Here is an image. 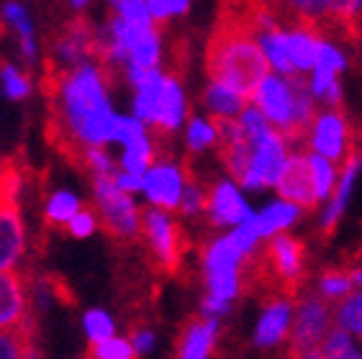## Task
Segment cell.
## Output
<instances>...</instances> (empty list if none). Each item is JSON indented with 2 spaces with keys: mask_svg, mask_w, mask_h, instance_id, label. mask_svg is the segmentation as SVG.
Segmentation results:
<instances>
[{
  "mask_svg": "<svg viewBox=\"0 0 362 359\" xmlns=\"http://www.w3.org/2000/svg\"><path fill=\"white\" fill-rule=\"evenodd\" d=\"M31 313L28 277L23 272H0V334H31Z\"/></svg>",
  "mask_w": 362,
  "mask_h": 359,
  "instance_id": "obj_17",
  "label": "cell"
},
{
  "mask_svg": "<svg viewBox=\"0 0 362 359\" xmlns=\"http://www.w3.org/2000/svg\"><path fill=\"white\" fill-rule=\"evenodd\" d=\"M352 59L344 49L337 42L324 36L321 44L319 59H316L314 69L308 72L306 88L314 98V103L321 108H339L344 100V85H341V75L349 69Z\"/></svg>",
  "mask_w": 362,
  "mask_h": 359,
  "instance_id": "obj_10",
  "label": "cell"
},
{
  "mask_svg": "<svg viewBox=\"0 0 362 359\" xmlns=\"http://www.w3.org/2000/svg\"><path fill=\"white\" fill-rule=\"evenodd\" d=\"M64 228H67V234H70L72 239L85 242V239H93V236L98 234V228H103V226H100V218H98L95 208H83Z\"/></svg>",
  "mask_w": 362,
  "mask_h": 359,
  "instance_id": "obj_44",
  "label": "cell"
},
{
  "mask_svg": "<svg viewBox=\"0 0 362 359\" xmlns=\"http://www.w3.org/2000/svg\"><path fill=\"white\" fill-rule=\"evenodd\" d=\"M209 187V198H206V221L218 231H231V228L242 226L255 216L247 190L239 185L237 180L229 175L216 177Z\"/></svg>",
  "mask_w": 362,
  "mask_h": 359,
  "instance_id": "obj_11",
  "label": "cell"
},
{
  "mask_svg": "<svg viewBox=\"0 0 362 359\" xmlns=\"http://www.w3.org/2000/svg\"><path fill=\"white\" fill-rule=\"evenodd\" d=\"M234 121H237L239 131H242V136L247 139L250 144L252 141H257V139H262L267 131H272V126L267 124V118L262 116V113H259L252 103H247V108H244Z\"/></svg>",
  "mask_w": 362,
  "mask_h": 359,
  "instance_id": "obj_40",
  "label": "cell"
},
{
  "mask_svg": "<svg viewBox=\"0 0 362 359\" xmlns=\"http://www.w3.org/2000/svg\"><path fill=\"white\" fill-rule=\"evenodd\" d=\"M349 277H352L355 290H362V262H357V264H352V267H349Z\"/></svg>",
  "mask_w": 362,
  "mask_h": 359,
  "instance_id": "obj_53",
  "label": "cell"
},
{
  "mask_svg": "<svg viewBox=\"0 0 362 359\" xmlns=\"http://www.w3.org/2000/svg\"><path fill=\"white\" fill-rule=\"evenodd\" d=\"M262 262L278 290L293 295L306 280V244L293 234L275 236L262 252Z\"/></svg>",
  "mask_w": 362,
  "mask_h": 359,
  "instance_id": "obj_13",
  "label": "cell"
},
{
  "mask_svg": "<svg viewBox=\"0 0 362 359\" xmlns=\"http://www.w3.org/2000/svg\"><path fill=\"white\" fill-rule=\"evenodd\" d=\"M113 144L121 149L116 162L124 172L144 175L157 162V144H154L152 131L141 121H136L132 113H119Z\"/></svg>",
  "mask_w": 362,
  "mask_h": 359,
  "instance_id": "obj_15",
  "label": "cell"
},
{
  "mask_svg": "<svg viewBox=\"0 0 362 359\" xmlns=\"http://www.w3.org/2000/svg\"><path fill=\"white\" fill-rule=\"evenodd\" d=\"M90 359H139V357H136V352H134L129 336L116 334V336L105 339V341H100V344L90 346Z\"/></svg>",
  "mask_w": 362,
  "mask_h": 359,
  "instance_id": "obj_42",
  "label": "cell"
},
{
  "mask_svg": "<svg viewBox=\"0 0 362 359\" xmlns=\"http://www.w3.org/2000/svg\"><path fill=\"white\" fill-rule=\"evenodd\" d=\"M28 254V228L18 203L0 201V272H21Z\"/></svg>",
  "mask_w": 362,
  "mask_h": 359,
  "instance_id": "obj_18",
  "label": "cell"
},
{
  "mask_svg": "<svg viewBox=\"0 0 362 359\" xmlns=\"http://www.w3.org/2000/svg\"><path fill=\"white\" fill-rule=\"evenodd\" d=\"M146 11L154 18V23H165L173 18H180L190 11L193 0H144Z\"/></svg>",
  "mask_w": 362,
  "mask_h": 359,
  "instance_id": "obj_43",
  "label": "cell"
},
{
  "mask_svg": "<svg viewBox=\"0 0 362 359\" xmlns=\"http://www.w3.org/2000/svg\"><path fill=\"white\" fill-rule=\"evenodd\" d=\"M141 239L152 254V262L162 272H175L185 257V236L177 216L157 208L141 211Z\"/></svg>",
  "mask_w": 362,
  "mask_h": 359,
  "instance_id": "obj_9",
  "label": "cell"
},
{
  "mask_svg": "<svg viewBox=\"0 0 362 359\" xmlns=\"http://www.w3.org/2000/svg\"><path fill=\"white\" fill-rule=\"evenodd\" d=\"M332 18L341 23H357L362 18V0H332Z\"/></svg>",
  "mask_w": 362,
  "mask_h": 359,
  "instance_id": "obj_47",
  "label": "cell"
},
{
  "mask_svg": "<svg viewBox=\"0 0 362 359\" xmlns=\"http://www.w3.org/2000/svg\"><path fill=\"white\" fill-rule=\"evenodd\" d=\"M190 177L193 175L188 172V167L177 159H157L144 172V185H141V198L146 201V208L177 213V206H180V198Z\"/></svg>",
  "mask_w": 362,
  "mask_h": 359,
  "instance_id": "obj_12",
  "label": "cell"
},
{
  "mask_svg": "<svg viewBox=\"0 0 362 359\" xmlns=\"http://www.w3.org/2000/svg\"><path fill=\"white\" fill-rule=\"evenodd\" d=\"M334 326L362 344V290H355L334 305Z\"/></svg>",
  "mask_w": 362,
  "mask_h": 359,
  "instance_id": "obj_32",
  "label": "cell"
},
{
  "mask_svg": "<svg viewBox=\"0 0 362 359\" xmlns=\"http://www.w3.org/2000/svg\"><path fill=\"white\" fill-rule=\"evenodd\" d=\"M54 124L59 139L77 152L113 144L119 111L113 108L111 72L103 64L90 59L59 75L54 90Z\"/></svg>",
  "mask_w": 362,
  "mask_h": 359,
  "instance_id": "obj_1",
  "label": "cell"
},
{
  "mask_svg": "<svg viewBox=\"0 0 362 359\" xmlns=\"http://www.w3.org/2000/svg\"><path fill=\"white\" fill-rule=\"evenodd\" d=\"M23 359H44L42 357V349L36 346V341H34V334L26 339V349H23Z\"/></svg>",
  "mask_w": 362,
  "mask_h": 359,
  "instance_id": "obj_52",
  "label": "cell"
},
{
  "mask_svg": "<svg viewBox=\"0 0 362 359\" xmlns=\"http://www.w3.org/2000/svg\"><path fill=\"white\" fill-rule=\"evenodd\" d=\"M319 349L327 359H362V344H357L347 331H341L337 326L321 341Z\"/></svg>",
  "mask_w": 362,
  "mask_h": 359,
  "instance_id": "obj_36",
  "label": "cell"
},
{
  "mask_svg": "<svg viewBox=\"0 0 362 359\" xmlns=\"http://www.w3.org/2000/svg\"><path fill=\"white\" fill-rule=\"evenodd\" d=\"M293 316H296V298L291 293H275L267 298L265 305L259 308L252 341L257 349H275L291 341Z\"/></svg>",
  "mask_w": 362,
  "mask_h": 359,
  "instance_id": "obj_16",
  "label": "cell"
},
{
  "mask_svg": "<svg viewBox=\"0 0 362 359\" xmlns=\"http://www.w3.org/2000/svg\"><path fill=\"white\" fill-rule=\"evenodd\" d=\"M201 103L206 108V116H211L214 121H234L247 108L250 98L218 80H209V85L203 88Z\"/></svg>",
  "mask_w": 362,
  "mask_h": 359,
  "instance_id": "obj_25",
  "label": "cell"
},
{
  "mask_svg": "<svg viewBox=\"0 0 362 359\" xmlns=\"http://www.w3.org/2000/svg\"><path fill=\"white\" fill-rule=\"evenodd\" d=\"M90 3L93 0H70V6L75 8V11H83V8H88Z\"/></svg>",
  "mask_w": 362,
  "mask_h": 359,
  "instance_id": "obj_54",
  "label": "cell"
},
{
  "mask_svg": "<svg viewBox=\"0 0 362 359\" xmlns=\"http://www.w3.org/2000/svg\"><path fill=\"white\" fill-rule=\"evenodd\" d=\"M360 259H362V249H360Z\"/></svg>",
  "mask_w": 362,
  "mask_h": 359,
  "instance_id": "obj_57",
  "label": "cell"
},
{
  "mask_svg": "<svg viewBox=\"0 0 362 359\" xmlns=\"http://www.w3.org/2000/svg\"><path fill=\"white\" fill-rule=\"evenodd\" d=\"M231 239V244L242 252L250 262H255L259 257V247H262V236L257 234V228H255V223H252V218L247 223H242V226L231 228V231H226Z\"/></svg>",
  "mask_w": 362,
  "mask_h": 359,
  "instance_id": "obj_39",
  "label": "cell"
},
{
  "mask_svg": "<svg viewBox=\"0 0 362 359\" xmlns=\"http://www.w3.org/2000/svg\"><path fill=\"white\" fill-rule=\"evenodd\" d=\"M275 193H278V198L296 203V206L303 208V211L316 208L314 185H311V172H308L306 152H300V149L293 152L291 162H288V167H286V172H283L278 187H275Z\"/></svg>",
  "mask_w": 362,
  "mask_h": 359,
  "instance_id": "obj_23",
  "label": "cell"
},
{
  "mask_svg": "<svg viewBox=\"0 0 362 359\" xmlns=\"http://www.w3.org/2000/svg\"><path fill=\"white\" fill-rule=\"evenodd\" d=\"M129 341H132L136 357H149V354L157 349V331L152 326H134L132 334H129Z\"/></svg>",
  "mask_w": 362,
  "mask_h": 359,
  "instance_id": "obj_45",
  "label": "cell"
},
{
  "mask_svg": "<svg viewBox=\"0 0 362 359\" xmlns=\"http://www.w3.org/2000/svg\"><path fill=\"white\" fill-rule=\"evenodd\" d=\"M93 57H95V28L88 21L70 23L54 42V62L62 67V72L90 62Z\"/></svg>",
  "mask_w": 362,
  "mask_h": 359,
  "instance_id": "obj_19",
  "label": "cell"
},
{
  "mask_svg": "<svg viewBox=\"0 0 362 359\" xmlns=\"http://www.w3.org/2000/svg\"><path fill=\"white\" fill-rule=\"evenodd\" d=\"M321 44H324V34L316 26H311V23L288 26V54H291L296 77H306L314 69Z\"/></svg>",
  "mask_w": 362,
  "mask_h": 359,
  "instance_id": "obj_24",
  "label": "cell"
},
{
  "mask_svg": "<svg viewBox=\"0 0 362 359\" xmlns=\"http://www.w3.org/2000/svg\"><path fill=\"white\" fill-rule=\"evenodd\" d=\"M57 285L49 277H28V298H31V311H49L57 303Z\"/></svg>",
  "mask_w": 362,
  "mask_h": 359,
  "instance_id": "obj_41",
  "label": "cell"
},
{
  "mask_svg": "<svg viewBox=\"0 0 362 359\" xmlns=\"http://www.w3.org/2000/svg\"><path fill=\"white\" fill-rule=\"evenodd\" d=\"M308 172H311V185H314V198L316 206H324V203L332 198L337 182H339V170L341 165H334L324 157H316V154H308Z\"/></svg>",
  "mask_w": 362,
  "mask_h": 359,
  "instance_id": "obj_30",
  "label": "cell"
},
{
  "mask_svg": "<svg viewBox=\"0 0 362 359\" xmlns=\"http://www.w3.org/2000/svg\"><path fill=\"white\" fill-rule=\"evenodd\" d=\"M316 295L321 300H327L329 305L341 303L347 295L355 293V285H352V277H349V267H327L321 269L319 277H316Z\"/></svg>",
  "mask_w": 362,
  "mask_h": 359,
  "instance_id": "obj_29",
  "label": "cell"
},
{
  "mask_svg": "<svg viewBox=\"0 0 362 359\" xmlns=\"http://www.w3.org/2000/svg\"><path fill=\"white\" fill-rule=\"evenodd\" d=\"M357 49H360V62H362V23L357 28Z\"/></svg>",
  "mask_w": 362,
  "mask_h": 359,
  "instance_id": "obj_55",
  "label": "cell"
},
{
  "mask_svg": "<svg viewBox=\"0 0 362 359\" xmlns=\"http://www.w3.org/2000/svg\"><path fill=\"white\" fill-rule=\"evenodd\" d=\"M93 206L100 218V226L119 242L129 244L141 239V208L136 198L113 182V175L108 177H93Z\"/></svg>",
  "mask_w": 362,
  "mask_h": 359,
  "instance_id": "obj_6",
  "label": "cell"
},
{
  "mask_svg": "<svg viewBox=\"0 0 362 359\" xmlns=\"http://www.w3.org/2000/svg\"><path fill=\"white\" fill-rule=\"evenodd\" d=\"M206 198H209V187L203 185L198 177H190L188 187L180 198V206H177V213L182 221H198V218H206Z\"/></svg>",
  "mask_w": 362,
  "mask_h": 359,
  "instance_id": "obj_35",
  "label": "cell"
},
{
  "mask_svg": "<svg viewBox=\"0 0 362 359\" xmlns=\"http://www.w3.org/2000/svg\"><path fill=\"white\" fill-rule=\"evenodd\" d=\"M291 359H327L321 354V349H291Z\"/></svg>",
  "mask_w": 362,
  "mask_h": 359,
  "instance_id": "obj_51",
  "label": "cell"
},
{
  "mask_svg": "<svg viewBox=\"0 0 362 359\" xmlns=\"http://www.w3.org/2000/svg\"><path fill=\"white\" fill-rule=\"evenodd\" d=\"M206 67L211 80L229 85L247 98L270 72L255 36L244 23H221L209 44Z\"/></svg>",
  "mask_w": 362,
  "mask_h": 359,
  "instance_id": "obj_3",
  "label": "cell"
},
{
  "mask_svg": "<svg viewBox=\"0 0 362 359\" xmlns=\"http://www.w3.org/2000/svg\"><path fill=\"white\" fill-rule=\"evenodd\" d=\"M80 162H83V167L93 177H108V175H113L116 167H119V162H116V157L111 154L108 146L83 149V152H80Z\"/></svg>",
  "mask_w": 362,
  "mask_h": 359,
  "instance_id": "obj_38",
  "label": "cell"
},
{
  "mask_svg": "<svg viewBox=\"0 0 362 359\" xmlns=\"http://www.w3.org/2000/svg\"><path fill=\"white\" fill-rule=\"evenodd\" d=\"M182 146L188 154H206L218 149V121L206 113H193L188 124L182 126Z\"/></svg>",
  "mask_w": 362,
  "mask_h": 359,
  "instance_id": "obj_27",
  "label": "cell"
},
{
  "mask_svg": "<svg viewBox=\"0 0 362 359\" xmlns=\"http://www.w3.org/2000/svg\"><path fill=\"white\" fill-rule=\"evenodd\" d=\"M360 165H357V159H347L339 170V182H337L334 193L329 198L319 211V228L321 234H329V231H334L339 226V221L344 218L347 213L349 203H352V195L357 190V180H360Z\"/></svg>",
  "mask_w": 362,
  "mask_h": 359,
  "instance_id": "obj_20",
  "label": "cell"
},
{
  "mask_svg": "<svg viewBox=\"0 0 362 359\" xmlns=\"http://www.w3.org/2000/svg\"><path fill=\"white\" fill-rule=\"evenodd\" d=\"M113 182L119 185V190H124V193L129 195H141V185H144V175H134V172H124V170H119L116 167V172H113Z\"/></svg>",
  "mask_w": 362,
  "mask_h": 359,
  "instance_id": "obj_49",
  "label": "cell"
},
{
  "mask_svg": "<svg viewBox=\"0 0 362 359\" xmlns=\"http://www.w3.org/2000/svg\"><path fill=\"white\" fill-rule=\"evenodd\" d=\"M18 187H21L18 172H13V170H6V167H0V201L16 203Z\"/></svg>",
  "mask_w": 362,
  "mask_h": 359,
  "instance_id": "obj_48",
  "label": "cell"
},
{
  "mask_svg": "<svg viewBox=\"0 0 362 359\" xmlns=\"http://www.w3.org/2000/svg\"><path fill=\"white\" fill-rule=\"evenodd\" d=\"M293 139L280 131H267L262 139L252 141L247 170L239 177V185L247 193H262V190H275L286 172L288 162L293 157Z\"/></svg>",
  "mask_w": 362,
  "mask_h": 359,
  "instance_id": "obj_7",
  "label": "cell"
},
{
  "mask_svg": "<svg viewBox=\"0 0 362 359\" xmlns=\"http://www.w3.org/2000/svg\"><path fill=\"white\" fill-rule=\"evenodd\" d=\"M124 80L132 88V116L160 134H177L190 118L185 85L165 69L124 67Z\"/></svg>",
  "mask_w": 362,
  "mask_h": 359,
  "instance_id": "obj_2",
  "label": "cell"
},
{
  "mask_svg": "<svg viewBox=\"0 0 362 359\" xmlns=\"http://www.w3.org/2000/svg\"><path fill=\"white\" fill-rule=\"evenodd\" d=\"M250 259L231 244L229 234L211 236L209 242L201 247L198 254V267L203 277V295L218 298L234 305L244 290V280H247V269Z\"/></svg>",
  "mask_w": 362,
  "mask_h": 359,
  "instance_id": "obj_5",
  "label": "cell"
},
{
  "mask_svg": "<svg viewBox=\"0 0 362 359\" xmlns=\"http://www.w3.org/2000/svg\"><path fill=\"white\" fill-rule=\"evenodd\" d=\"M255 42H257L259 52L265 57L267 69L272 75H283V77H296L291 64V54H288V28L275 26L272 28H262L255 34Z\"/></svg>",
  "mask_w": 362,
  "mask_h": 359,
  "instance_id": "obj_26",
  "label": "cell"
},
{
  "mask_svg": "<svg viewBox=\"0 0 362 359\" xmlns=\"http://www.w3.org/2000/svg\"><path fill=\"white\" fill-rule=\"evenodd\" d=\"M83 208H85L83 198L75 190H70V187H57V190H52L47 195V201H44V221L54 228L59 226L64 228Z\"/></svg>",
  "mask_w": 362,
  "mask_h": 359,
  "instance_id": "obj_28",
  "label": "cell"
},
{
  "mask_svg": "<svg viewBox=\"0 0 362 359\" xmlns=\"http://www.w3.org/2000/svg\"><path fill=\"white\" fill-rule=\"evenodd\" d=\"M303 141L308 154L324 157L334 165H344L347 159L355 157V134L349 118L339 108H319L303 134Z\"/></svg>",
  "mask_w": 362,
  "mask_h": 359,
  "instance_id": "obj_8",
  "label": "cell"
},
{
  "mask_svg": "<svg viewBox=\"0 0 362 359\" xmlns=\"http://www.w3.org/2000/svg\"><path fill=\"white\" fill-rule=\"evenodd\" d=\"M0 21L13 31L18 42H23V39H34L36 36L31 13H28V8L23 6V3H18V0H6V3L0 6Z\"/></svg>",
  "mask_w": 362,
  "mask_h": 359,
  "instance_id": "obj_34",
  "label": "cell"
},
{
  "mask_svg": "<svg viewBox=\"0 0 362 359\" xmlns=\"http://www.w3.org/2000/svg\"><path fill=\"white\" fill-rule=\"evenodd\" d=\"M31 334H16V331L0 334V359H23L26 339L31 336Z\"/></svg>",
  "mask_w": 362,
  "mask_h": 359,
  "instance_id": "obj_46",
  "label": "cell"
},
{
  "mask_svg": "<svg viewBox=\"0 0 362 359\" xmlns=\"http://www.w3.org/2000/svg\"><path fill=\"white\" fill-rule=\"evenodd\" d=\"M355 159H357V165H360V170H362V149H360V152H355Z\"/></svg>",
  "mask_w": 362,
  "mask_h": 359,
  "instance_id": "obj_56",
  "label": "cell"
},
{
  "mask_svg": "<svg viewBox=\"0 0 362 359\" xmlns=\"http://www.w3.org/2000/svg\"><path fill=\"white\" fill-rule=\"evenodd\" d=\"M283 6L288 13L298 18V23H311V26L332 16V0H283Z\"/></svg>",
  "mask_w": 362,
  "mask_h": 359,
  "instance_id": "obj_37",
  "label": "cell"
},
{
  "mask_svg": "<svg viewBox=\"0 0 362 359\" xmlns=\"http://www.w3.org/2000/svg\"><path fill=\"white\" fill-rule=\"evenodd\" d=\"M218 336H221V321L201 316L193 318L180 331L175 359H211L216 352Z\"/></svg>",
  "mask_w": 362,
  "mask_h": 359,
  "instance_id": "obj_21",
  "label": "cell"
},
{
  "mask_svg": "<svg viewBox=\"0 0 362 359\" xmlns=\"http://www.w3.org/2000/svg\"><path fill=\"white\" fill-rule=\"evenodd\" d=\"M39 39H23V42H18V54H21V59L26 64H34L36 59H39Z\"/></svg>",
  "mask_w": 362,
  "mask_h": 359,
  "instance_id": "obj_50",
  "label": "cell"
},
{
  "mask_svg": "<svg viewBox=\"0 0 362 359\" xmlns=\"http://www.w3.org/2000/svg\"><path fill=\"white\" fill-rule=\"evenodd\" d=\"M83 334L90 346L100 344V341L119 334L116 318H113L111 311H105V308H88L83 313Z\"/></svg>",
  "mask_w": 362,
  "mask_h": 359,
  "instance_id": "obj_33",
  "label": "cell"
},
{
  "mask_svg": "<svg viewBox=\"0 0 362 359\" xmlns=\"http://www.w3.org/2000/svg\"><path fill=\"white\" fill-rule=\"evenodd\" d=\"M334 329V305L321 300L316 293H303L296 298L291 349H316Z\"/></svg>",
  "mask_w": 362,
  "mask_h": 359,
  "instance_id": "obj_14",
  "label": "cell"
},
{
  "mask_svg": "<svg viewBox=\"0 0 362 359\" xmlns=\"http://www.w3.org/2000/svg\"><path fill=\"white\" fill-rule=\"evenodd\" d=\"M250 103L267 118V124L275 131L286 134L293 141L306 134L308 124L319 111L306 88V80L272 75V72L259 80L255 93L250 95Z\"/></svg>",
  "mask_w": 362,
  "mask_h": 359,
  "instance_id": "obj_4",
  "label": "cell"
},
{
  "mask_svg": "<svg viewBox=\"0 0 362 359\" xmlns=\"http://www.w3.org/2000/svg\"><path fill=\"white\" fill-rule=\"evenodd\" d=\"M303 208H298L296 203L283 201V198H272L270 203H265L262 208H255L252 223L257 228V234L262 236V242H270L275 236L291 234L293 228L298 226V221L303 218Z\"/></svg>",
  "mask_w": 362,
  "mask_h": 359,
  "instance_id": "obj_22",
  "label": "cell"
},
{
  "mask_svg": "<svg viewBox=\"0 0 362 359\" xmlns=\"http://www.w3.org/2000/svg\"><path fill=\"white\" fill-rule=\"evenodd\" d=\"M83 359H90V357H83Z\"/></svg>",
  "mask_w": 362,
  "mask_h": 359,
  "instance_id": "obj_58",
  "label": "cell"
},
{
  "mask_svg": "<svg viewBox=\"0 0 362 359\" xmlns=\"http://www.w3.org/2000/svg\"><path fill=\"white\" fill-rule=\"evenodd\" d=\"M0 93L13 103H23L34 95V80L28 77L21 64L3 62L0 64Z\"/></svg>",
  "mask_w": 362,
  "mask_h": 359,
  "instance_id": "obj_31",
  "label": "cell"
}]
</instances>
